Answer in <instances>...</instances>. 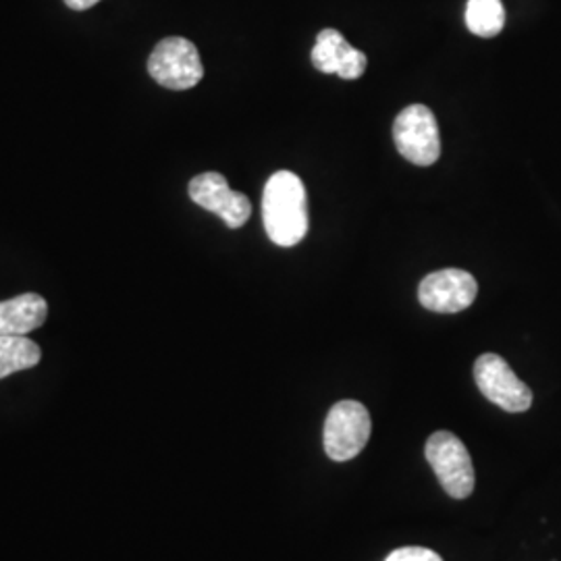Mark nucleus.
Returning <instances> with one entry per match:
<instances>
[{
  "mask_svg": "<svg viewBox=\"0 0 561 561\" xmlns=\"http://www.w3.org/2000/svg\"><path fill=\"white\" fill-rule=\"evenodd\" d=\"M266 236L280 248L298 245L308 233V196L304 181L291 171L271 175L262 194Z\"/></svg>",
  "mask_w": 561,
  "mask_h": 561,
  "instance_id": "nucleus-1",
  "label": "nucleus"
},
{
  "mask_svg": "<svg viewBox=\"0 0 561 561\" xmlns=\"http://www.w3.org/2000/svg\"><path fill=\"white\" fill-rule=\"evenodd\" d=\"M426 461L442 482L447 495L466 500L474 491V466L466 445L449 431H437L424 447Z\"/></svg>",
  "mask_w": 561,
  "mask_h": 561,
  "instance_id": "nucleus-2",
  "label": "nucleus"
},
{
  "mask_svg": "<svg viewBox=\"0 0 561 561\" xmlns=\"http://www.w3.org/2000/svg\"><path fill=\"white\" fill-rule=\"evenodd\" d=\"M393 140L401 157L412 164L428 167L442 157L439 125L424 104H412L401 111L393 123Z\"/></svg>",
  "mask_w": 561,
  "mask_h": 561,
  "instance_id": "nucleus-3",
  "label": "nucleus"
},
{
  "mask_svg": "<svg viewBox=\"0 0 561 561\" xmlns=\"http://www.w3.org/2000/svg\"><path fill=\"white\" fill-rule=\"evenodd\" d=\"M370 433V414L360 401H340L324 421V451L333 461L354 460L366 447Z\"/></svg>",
  "mask_w": 561,
  "mask_h": 561,
  "instance_id": "nucleus-4",
  "label": "nucleus"
},
{
  "mask_svg": "<svg viewBox=\"0 0 561 561\" xmlns=\"http://www.w3.org/2000/svg\"><path fill=\"white\" fill-rule=\"evenodd\" d=\"M148 73L167 90H190L204 78L201 53L194 42L180 36L159 42L148 59Z\"/></svg>",
  "mask_w": 561,
  "mask_h": 561,
  "instance_id": "nucleus-5",
  "label": "nucleus"
},
{
  "mask_svg": "<svg viewBox=\"0 0 561 561\" xmlns=\"http://www.w3.org/2000/svg\"><path fill=\"white\" fill-rule=\"evenodd\" d=\"M474 381L486 400L510 414H520L533 405V391L528 385L522 382L510 364L497 354H482L474 362Z\"/></svg>",
  "mask_w": 561,
  "mask_h": 561,
  "instance_id": "nucleus-6",
  "label": "nucleus"
},
{
  "mask_svg": "<svg viewBox=\"0 0 561 561\" xmlns=\"http://www.w3.org/2000/svg\"><path fill=\"white\" fill-rule=\"evenodd\" d=\"M187 194L194 204L221 217L229 229H240L252 217V202L229 187L221 173L208 171L190 181Z\"/></svg>",
  "mask_w": 561,
  "mask_h": 561,
  "instance_id": "nucleus-7",
  "label": "nucleus"
},
{
  "mask_svg": "<svg viewBox=\"0 0 561 561\" xmlns=\"http://www.w3.org/2000/svg\"><path fill=\"white\" fill-rule=\"evenodd\" d=\"M477 279L460 268H445L431 273L422 279L419 287V300L422 306L439 314H456L466 310L477 300Z\"/></svg>",
  "mask_w": 561,
  "mask_h": 561,
  "instance_id": "nucleus-8",
  "label": "nucleus"
},
{
  "mask_svg": "<svg viewBox=\"0 0 561 561\" xmlns=\"http://www.w3.org/2000/svg\"><path fill=\"white\" fill-rule=\"evenodd\" d=\"M312 65L329 76H340L341 80H358L368 67L366 55L354 48L341 36L337 30H322L312 48Z\"/></svg>",
  "mask_w": 561,
  "mask_h": 561,
  "instance_id": "nucleus-9",
  "label": "nucleus"
},
{
  "mask_svg": "<svg viewBox=\"0 0 561 561\" xmlns=\"http://www.w3.org/2000/svg\"><path fill=\"white\" fill-rule=\"evenodd\" d=\"M48 319V301L41 294H21L0 301V335H30Z\"/></svg>",
  "mask_w": 561,
  "mask_h": 561,
  "instance_id": "nucleus-10",
  "label": "nucleus"
},
{
  "mask_svg": "<svg viewBox=\"0 0 561 561\" xmlns=\"http://www.w3.org/2000/svg\"><path fill=\"white\" fill-rule=\"evenodd\" d=\"M42 350L27 335H0V379L41 364Z\"/></svg>",
  "mask_w": 561,
  "mask_h": 561,
  "instance_id": "nucleus-11",
  "label": "nucleus"
},
{
  "mask_svg": "<svg viewBox=\"0 0 561 561\" xmlns=\"http://www.w3.org/2000/svg\"><path fill=\"white\" fill-rule=\"evenodd\" d=\"M466 25L479 38H495L505 25L502 0H468Z\"/></svg>",
  "mask_w": 561,
  "mask_h": 561,
  "instance_id": "nucleus-12",
  "label": "nucleus"
},
{
  "mask_svg": "<svg viewBox=\"0 0 561 561\" xmlns=\"http://www.w3.org/2000/svg\"><path fill=\"white\" fill-rule=\"evenodd\" d=\"M385 561H443L439 553L424 547H403L393 551Z\"/></svg>",
  "mask_w": 561,
  "mask_h": 561,
  "instance_id": "nucleus-13",
  "label": "nucleus"
},
{
  "mask_svg": "<svg viewBox=\"0 0 561 561\" xmlns=\"http://www.w3.org/2000/svg\"><path fill=\"white\" fill-rule=\"evenodd\" d=\"M69 9H73V11H88V9H92V7H96L101 0H62Z\"/></svg>",
  "mask_w": 561,
  "mask_h": 561,
  "instance_id": "nucleus-14",
  "label": "nucleus"
}]
</instances>
